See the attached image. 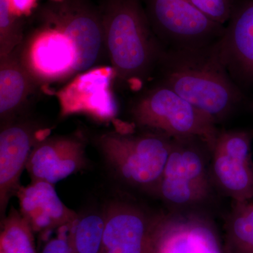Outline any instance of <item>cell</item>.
<instances>
[{"label": "cell", "mask_w": 253, "mask_h": 253, "mask_svg": "<svg viewBox=\"0 0 253 253\" xmlns=\"http://www.w3.org/2000/svg\"><path fill=\"white\" fill-rule=\"evenodd\" d=\"M216 42L199 49L165 50L158 67L160 84L217 123L239 106L244 94L221 62Z\"/></svg>", "instance_id": "cell-1"}, {"label": "cell", "mask_w": 253, "mask_h": 253, "mask_svg": "<svg viewBox=\"0 0 253 253\" xmlns=\"http://www.w3.org/2000/svg\"><path fill=\"white\" fill-rule=\"evenodd\" d=\"M102 21L113 79L138 87L158 67L165 51L146 12L139 0H112Z\"/></svg>", "instance_id": "cell-2"}, {"label": "cell", "mask_w": 253, "mask_h": 253, "mask_svg": "<svg viewBox=\"0 0 253 253\" xmlns=\"http://www.w3.org/2000/svg\"><path fill=\"white\" fill-rule=\"evenodd\" d=\"M131 114L137 126L172 139L196 138L211 152L219 135L217 123L212 117L160 83L139 95Z\"/></svg>", "instance_id": "cell-3"}, {"label": "cell", "mask_w": 253, "mask_h": 253, "mask_svg": "<svg viewBox=\"0 0 253 253\" xmlns=\"http://www.w3.org/2000/svg\"><path fill=\"white\" fill-rule=\"evenodd\" d=\"M110 166L123 180L140 189L157 191L172 146L159 132L142 134L111 132L99 139Z\"/></svg>", "instance_id": "cell-4"}, {"label": "cell", "mask_w": 253, "mask_h": 253, "mask_svg": "<svg viewBox=\"0 0 253 253\" xmlns=\"http://www.w3.org/2000/svg\"><path fill=\"white\" fill-rule=\"evenodd\" d=\"M146 6L151 27L165 50L212 45L225 28L201 12L190 0H146Z\"/></svg>", "instance_id": "cell-5"}, {"label": "cell", "mask_w": 253, "mask_h": 253, "mask_svg": "<svg viewBox=\"0 0 253 253\" xmlns=\"http://www.w3.org/2000/svg\"><path fill=\"white\" fill-rule=\"evenodd\" d=\"M196 138L172 139V146L158 186V195L169 204H197L209 194L206 163Z\"/></svg>", "instance_id": "cell-6"}, {"label": "cell", "mask_w": 253, "mask_h": 253, "mask_svg": "<svg viewBox=\"0 0 253 253\" xmlns=\"http://www.w3.org/2000/svg\"><path fill=\"white\" fill-rule=\"evenodd\" d=\"M46 26L63 32L74 44L76 73L91 69L104 48L102 16L81 1L63 0L44 12Z\"/></svg>", "instance_id": "cell-7"}, {"label": "cell", "mask_w": 253, "mask_h": 253, "mask_svg": "<svg viewBox=\"0 0 253 253\" xmlns=\"http://www.w3.org/2000/svg\"><path fill=\"white\" fill-rule=\"evenodd\" d=\"M212 154L213 176L221 190L234 201L253 200L252 134L219 131Z\"/></svg>", "instance_id": "cell-8"}, {"label": "cell", "mask_w": 253, "mask_h": 253, "mask_svg": "<svg viewBox=\"0 0 253 253\" xmlns=\"http://www.w3.org/2000/svg\"><path fill=\"white\" fill-rule=\"evenodd\" d=\"M20 55L34 81H59L76 73V48L57 28L46 26L37 32Z\"/></svg>", "instance_id": "cell-9"}, {"label": "cell", "mask_w": 253, "mask_h": 253, "mask_svg": "<svg viewBox=\"0 0 253 253\" xmlns=\"http://www.w3.org/2000/svg\"><path fill=\"white\" fill-rule=\"evenodd\" d=\"M227 23L216 46L226 71L242 90L253 85V0L233 4Z\"/></svg>", "instance_id": "cell-10"}, {"label": "cell", "mask_w": 253, "mask_h": 253, "mask_svg": "<svg viewBox=\"0 0 253 253\" xmlns=\"http://www.w3.org/2000/svg\"><path fill=\"white\" fill-rule=\"evenodd\" d=\"M101 253H153L158 217H151L140 208L115 202L106 208Z\"/></svg>", "instance_id": "cell-11"}, {"label": "cell", "mask_w": 253, "mask_h": 253, "mask_svg": "<svg viewBox=\"0 0 253 253\" xmlns=\"http://www.w3.org/2000/svg\"><path fill=\"white\" fill-rule=\"evenodd\" d=\"M112 80V68L81 73L58 94L61 112L63 115L83 113L101 121L113 119L117 107L111 90Z\"/></svg>", "instance_id": "cell-12"}, {"label": "cell", "mask_w": 253, "mask_h": 253, "mask_svg": "<svg viewBox=\"0 0 253 253\" xmlns=\"http://www.w3.org/2000/svg\"><path fill=\"white\" fill-rule=\"evenodd\" d=\"M153 253H221L212 226L196 216L158 217Z\"/></svg>", "instance_id": "cell-13"}, {"label": "cell", "mask_w": 253, "mask_h": 253, "mask_svg": "<svg viewBox=\"0 0 253 253\" xmlns=\"http://www.w3.org/2000/svg\"><path fill=\"white\" fill-rule=\"evenodd\" d=\"M85 164L83 141L76 137L59 136L42 139L35 145L26 168L32 181L54 184L81 170Z\"/></svg>", "instance_id": "cell-14"}, {"label": "cell", "mask_w": 253, "mask_h": 253, "mask_svg": "<svg viewBox=\"0 0 253 253\" xmlns=\"http://www.w3.org/2000/svg\"><path fill=\"white\" fill-rule=\"evenodd\" d=\"M16 194L21 215L34 232L42 235L70 225L78 217L63 204L53 184L46 181H32L30 185L20 187Z\"/></svg>", "instance_id": "cell-15"}, {"label": "cell", "mask_w": 253, "mask_h": 253, "mask_svg": "<svg viewBox=\"0 0 253 253\" xmlns=\"http://www.w3.org/2000/svg\"><path fill=\"white\" fill-rule=\"evenodd\" d=\"M36 139L28 126L13 124L0 134V208L4 215L10 198L19 189V179L26 167Z\"/></svg>", "instance_id": "cell-16"}, {"label": "cell", "mask_w": 253, "mask_h": 253, "mask_svg": "<svg viewBox=\"0 0 253 253\" xmlns=\"http://www.w3.org/2000/svg\"><path fill=\"white\" fill-rule=\"evenodd\" d=\"M15 49L0 59V114L8 117L17 111L31 92L33 78Z\"/></svg>", "instance_id": "cell-17"}, {"label": "cell", "mask_w": 253, "mask_h": 253, "mask_svg": "<svg viewBox=\"0 0 253 253\" xmlns=\"http://www.w3.org/2000/svg\"><path fill=\"white\" fill-rule=\"evenodd\" d=\"M229 253H253V201H234L226 223Z\"/></svg>", "instance_id": "cell-18"}, {"label": "cell", "mask_w": 253, "mask_h": 253, "mask_svg": "<svg viewBox=\"0 0 253 253\" xmlns=\"http://www.w3.org/2000/svg\"><path fill=\"white\" fill-rule=\"evenodd\" d=\"M104 228V214L78 216L70 226L69 239L73 253H101Z\"/></svg>", "instance_id": "cell-19"}, {"label": "cell", "mask_w": 253, "mask_h": 253, "mask_svg": "<svg viewBox=\"0 0 253 253\" xmlns=\"http://www.w3.org/2000/svg\"><path fill=\"white\" fill-rule=\"evenodd\" d=\"M0 236L4 253H37L33 229L21 213L12 208L4 218Z\"/></svg>", "instance_id": "cell-20"}, {"label": "cell", "mask_w": 253, "mask_h": 253, "mask_svg": "<svg viewBox=\"0 0 253 253\" xmlns=\"http://www.w3.org/2000/svg\"><path fill=\"white\" fill-rule=\"evenodd\" d=\"M22 38L19 16L11 11L8 0H0V59L17 49Z\"/></svg>", "instance_id": "cell-21"}, {"label": "cell", "mask_w": 253, "mask_h": 253, "mask_svg": "<svg viewBox=\"0 0 253 253\" xmlns=\"http://www.w3.org/2000/svg\"><path fill=\"white\" fill-rule=\"evenodd\" d=\"M208 18L224 25L228 22L232 10L231 0H190Z\"/></svg>", "instance_id": "cell-22"}, {"label": "cell", "mask_w": 253, "mask_h": 253, "mask_svg": "<svg viewBox=\"0 0 253 253\" xmlns=\"http://www.w3.org/2000/svg\"><path fill=\"white\" fill-rule=\"evenodd\" d=\"M38 0H8L10 9L16 16L29 15L34 9Z\"/></svg>", "instance_id": "cell-23"}, {"label": "cell", "mask_w": 253, "mask_h": 253, "mask_svg": "<svg viewBox=\"0 0 253 253\" xmlns=\"http://www.w3.org/2000/svg\"><path fill=\"white\" fill-rule=\"evenodd\" d=\"M52 1H55V2H60V1H62L63 0H52Z\"/></svg>", "instance_id": "cell-24"}, {"label": "cell", "mask_w": 253, "mask_h": 253, "mask_svg": "<svg viewBox=\"0 0 253 253\" xmlns=\"http://www.w3.org/2000/svg\"><path fill=\"white\" fill-rule=\"evenodd\" d=\"M0 253H4L1 252V251H0Z\"/></svg>", "instance_id": "cell-25"}]
</instances>
